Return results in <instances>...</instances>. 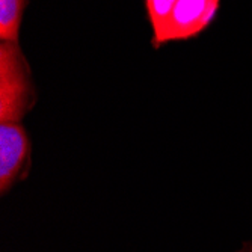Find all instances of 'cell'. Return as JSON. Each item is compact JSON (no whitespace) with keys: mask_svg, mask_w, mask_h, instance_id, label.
Segmentation results:
<instances>
[{"mask_svg":"<svg viewBox=\"0 0 252 252\" xmlns=\"http://www.w3.org/2000/svg\"><path fill=\"white\" fill-rule=\"evenodd\" d=\"M32 101L31 68L18 42L0 41V123H21Z\"/></svg>","mask_w":252,"mask_h":252,"instance_id":"6da1fadb","label":"cell"},{"mask_svg":"<svg viewBox=\"0 0 252 252\" xmlns=\"http://www.w3.org/2000/svg\"><path fill=\"white\" fill-rule=\"evenodd\" d=\"M219 5L220 0H178L162 29L153 35V47L198 36L212 25Z\"/></svg>","mask_w":252,"mask_h":252,"instance_id":"7a4b0ae2","label":"cell"},{"mask_svg":"<svg viewBox=\"0 0 252 252\" xmlns=\"http://www.w3.org/2000/svg\"><path fill=\"white\" fill-rule=\"evenodd\" d=\"M31 141L20 123H0V190L5 193L29 156Z\"/></svg>","mask_w":252,"mask_h":252,"instance_id":"3957f363","label":"cell"},{"mask_svg":"<svg viewBox=\"0 0 252 252\" xmlns=\"http://www.w3.org/2000/svg\"><path fill=\"white\" fill-rule=\"evenodd\" d=\"M26 0H0V41L18 42Z\"/></svg>","mask_w":252,"mask_h":252,"instance_id":"277c9868","label":"cell"},{"mask_svg":"<svg viewBox=\"0 0 252 252\" xmlns=\"http://www.w3.org/2000/svg\"><path fill=\"white\" fill-rule=\"evenodd\" d=\"M177 2L178 0H145V9L153 29V35L162 29Z\"/></svg>","mask_w":252,"mask_h":252,"instance_id":"5b68a950","label":"cell"},{"mask_svg":"<svg viewBox=\"0 0 252 252\" xmlns=\"http://www.w3.org/2000/svg\"><path fill=\"white\" fill-rule=\"evenodd\" d=\"M248 252H252V249H249V251H248Z\"/></svg>","mask_w":252,"mask_h":252,"instance_id":"8992f818","label":"cell"}]
</instances>
